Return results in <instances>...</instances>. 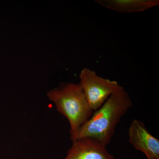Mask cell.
Masks as SVG:
<instances>
[{
	"label": "cell",
	"instance_id": "obj_4",
	"mask_svg": "<svg viewBox=\"0 0 159 159\" xmlns=\"http://www.w3.org/2000/svg\"><path fill=\"white\" fill-rule=\"evenodd\" d=\"M129 142L148 159H159V140L152 135L144 122L134 119L128 129Z\"/></svg>",
	"mask_w": 159,
	"mask_h": 159
},
{
	"label": "cell",
	"instance_id": "obj_5",
	"mask_svg": "<svg viewBox=\"0 0 159 159\" xmlns=\"http://www.w3.org/2000/svg\"><path fill=\"white\" fill-rule=\"evenodd\" d=\"M64 159H115L106 146L88 137L75 139Z\"/></svg>",
	"mask_w": 159,
	"mask_h": 159
},
{
	"label": "cell",
	"instance_id": "obj_6",
	"mask_svg": "<svg viewBox=\"0 0 159 159\" xmlns=\"http://www.w3.org/2000/svg\"><path fill=\"white\" fill-rule=\"evenodd\" d=\"M99 6L124 13L146 11L159 5V0H95Z\"/></svg>",
	"mask_w": 159,
	"mask_h": 159
},
{
	"label": "cell",
	"instance_id": "obj_2",
	"mask_svg": "<svg viewBox=\"0 0 159 159\" xmlns=\"http://www.w3.org/2000/svg\"><path fill=\"white\" fill-rule=\"evenodd\" d=\"M47 95L60 113L68 120L70 139L73 140L93 112L82 88L79 83H61L57 87L49 91Z\"/></svg>",
	"mask_w": 159,
	"mask_h": 159
},
{
	"label": "cell",
	"instance_id": "obj_3",
	"mask_svg": "<svg viewBox=\"0 0 159 159\" xmlns=\"http://www.w3.org/2000/svg\"><path fill=\"white\" fill-rule=\"evenodd\" d=\"M79 78V84L93 111L100 108L112 94L122 87L116 80L100 77L88 68L81 70Z\"/></svg>",
	"mask_w": 159,
	"mask_h": 159
},
{
	"label": "cell",
	"instance_id": "obj_1",
	"mask_svg": "<svg viewBox=\"0 0 159 159\" xmlns=\"http://www.w3.org/2000/svg\"><path fill=\"white\" fill-rule=\"evenodd\" d=\"M132 106L129 94L122 87L112 94L100 108L93 111L72 141L88 137L107 146L122 117Z\"/></svg>",
	"mask_w": 159,
	"mask_h": 159
}]
</instances>
